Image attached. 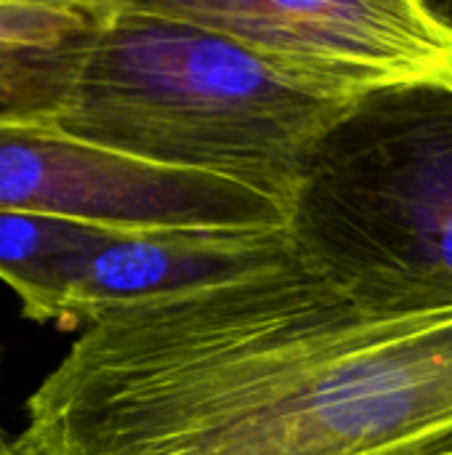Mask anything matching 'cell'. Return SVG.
Here are the masks:
<instances>
[{"mask_svg":"<svg viewBox=\"0 0 452 455\" xmlns=\"http://www.w3.org/2000/svg\"><path fill=\"white\" fill-rule=\"evenodd\" d=\"M99 0H0V125H53L72 93Z\"/></svg>","mask_w":452,"mask_h":455,"instance_id":"obj_7","label":"cell"},{"mask_svg":"<svg viewBox=\"0 0 452 455\" xmlns=\"http://www.w3.org/2000/svg\"><path fill=\"white\" fill-rule=\"evenodd\" d=\"M24 455H452V304L373 309L298 256L96 317Z\"/></svg>","mask_w":452,"mask_h":455,"instance_id":"obj_1","label":"cell"},{"mask_svg":"<svg viewBox=\"0 0 452 455\" xmlns=\"http://www.w3.org/2000/svg\"><path fill=\"white\" fill-rule=\"evenodd\" d=\"M109 232L120 229L0 208V280L19 296L21 315L32 323H61L80 261Z\"/></svg>","mask_w":452,"mask_h":455,"instance_id":"obj_8","label":"cell"},{"mask_svg":"<svg viewBox=\"0 0 452 455\" xmlns=\"http://www.w3.org/2000/svg\"><path fill=\"white\" fill-rule=\"evenodd\" d=\"M298 261L373 309L452 304V88L349 104L309 155L288 211Z\"/></svg>","mask_w":452,"mask_h":455,"instance_id":"obj_3","label":"cell"},{"mask_svg":"<svg viewBox=\"0 0 452 455\" xmlns=\"http://www.w3.org/2000/svg\"><path fill=\"white\" fill-rule=\"evenodd\" d=\"M346 107L290 85L216 29L147 0H99L53 125L141 163L234 181L290 211L312 149Z\"/></svg>","mask_w":452,"mask_h":455,"instance_id":"obj_2","label":"cell"},{"mask_svg":"<svg viewBox=\"0 0 452 455\" xmlns=\"http://www.w3.org/2000/svg\"><path fill=\"white\" fill-rule=\"evenodd\" d=\"M216 29L290 85L338 104L452 88V5L424 0H147Z\"/></svg>","mask_w":452,"mask_h":455,"instance_id":"obj_4","label":"cell"},{"mask_svg":"<svg viewBox=\"0 0 452 455\" xmlns=\"http://www.w3.org/2000/svg\"><path fill=\"white\" fill-rule=\"evenodd\" d=\"M0 455H24V453L16 448V443H13V440H8L5 445H0Z\"/></svg>","mask_w":452,"mask_h":455,"instance_id":"obj_9","label":"cell"},{"mask_svg":"<svg viewBox=\"0 0 452 455\" xmlns=\"http://www.w3.org/2000/svg\"><path fill=\"white\" fill-rule=\"evenodd\" d=\"M290 259L296 251L288 229L109 232L80 261L59 325H91L107 312L224 285Z\"/></svg>","mask_w":452,"mask_h":455,"instance_id":"obj_6","label":"cell"},{"mask_svg":"<svg viewBox=\"0 0 452 455\" xmlns=\"http://www.w3.org/2000/svg\"><path fill=\"white\" fill-rule=\"evenodd\" d=\"M0 208L120 232L288 229V211L248 187L141 163L56 125H0Z\"/></svg>","mask_w":452,"mask_h":455,"instance_id":"obj_5","label":"cell"},{"mask_svg":"<svg viewBox=\"0 0 452 455\" xmlns=\"http://www.w3.org/2000/svg\"><path fill=\"white\" fill-rule=\"evenodd\" d=\"M0 368H3V347H0ZM5 443H8V435H5V429L0 424V445H5Z\"/></svg>","mask_w":452,"mask_h":455,"instance_id":"obj_10","label":"cell"}]
</instances>
